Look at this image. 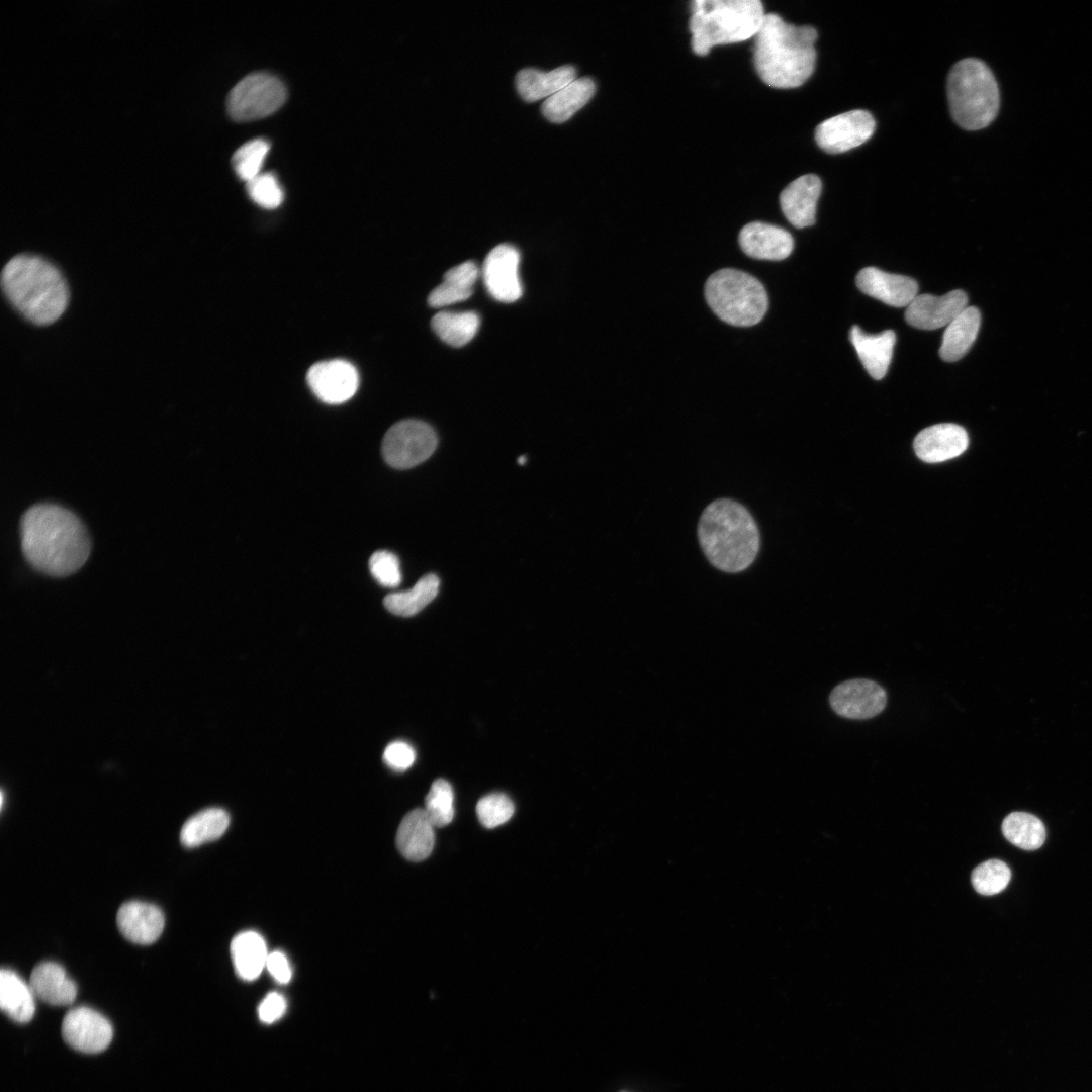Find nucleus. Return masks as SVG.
Segmentation results:
<instances>
[{
    "label": "nucleus",
    "mask_w": 1092,
    "mask_h": 1092,
    "mask_svg": "<svg viewBox=\"0 0 1092 1092\" xmlns=\"http://www.w3.org/2000/svg\"><path fill=\"white\" fill-rule=\"evenodd\" d=\"M21 548L39 572L66 576L87 561L91 543L87 529L70 510L50 503L29 508L20 521Z\"/></svg>",
    "instance_id": "f257e3e1"
},
{
    "label": "nucleus",
    "mask_w": 1092,
    "mask_h": 1092,
    "mask_svg": "<svg viewBox=\"0 0 1092 1092\" xmlns=\"http://www.w3.org/2000/svg\"><path fill=\"white\" fill-rule=\"evenodd\" d=\"M817 30L796 26L776 13L765 14L754 38L753 64L760 79L774 88L803 85L816 64Z\"/></svg>",
    "instance_id": "f03ea898"
},
{
    "label": "nucleus",
    "mask_w": 1092,
    "mask_h": 1092,
    "mask_svg": "<svg viewBox=\"0 0 1092 1092\" xmlns=\"http://www.w3.org/2000/svg\"><path fill=\"white\" fill-rule=\"evenodd\" d=\"M698 538L710 563L729 573L749 567L760 545L759 531L749 511L728 498L705 508L698 523Z\"/></svg>",
    "instance_id": "7ed1b4c3"
},
{
    "label": "nucleus",
    "mask_w": 1092,
    "mask_h": 1092,
    "mask_svg": "<svg viewBox=\"0 0 1092 1092\" xmlns=\"http://www.w3.org/2000/svg\"><path fill=\"white\" fill-rule=\"evenodd\" d=\"M1 282L10 303L34 324H51L67 307L69 290L63 275L40 257H13L3 268Z\"/></svg>",
    "instance_id": "20e7f679"
},
{
    "label": "nucleus",
    "mask_w": 1092,
    "mask_h": 1092,
    "mask_svg": "<svg viewBox=\"0 0 1092 1092\" xmlns=\"http://www.w3.org/2000/svg\"><path fill=\"white\" fill-rule=\"evenodd\" d=\"M691 10V44L699 56L718 44L754 37L765 16L759 0H695Z\"/></svg>",
    "instance_id": "39448f33"
},
{
    "label": "nucleus",
    "mask_w": 1092,
    "mask_h": 1092,
    "mask_svg": "<svg viewBox=\"0 0 1092 1092\" xmlns=\"http://www.w3.org/2000/svg\"><path fill=\"white\" fill-rule=\"evenodd\" d=\"M947 100L956 123L966 130L988 126L997 116L1000 94L992 71L981 60L967 58L948 74Z\"/></svg>",
    "instance_id": "423d86ee"
},
{
    "label": "nucleus",
    "mask_w": 1092,
    "mask_h": 1092,
    "mask_svg": "<svg viewBox=\"0 0 1092 1092\" xmlns=\"http://www.w3.org/2000/svg\"><path fill=\"white\" fill-rule=\"evenodd\" d=\"M705 297L720 320L736 327L756 325L768 307L762 283L752 275L732 268L721 269L707 279Z\"/></svg>",
    "instance_id": "0eeeda50"
},
{
    "label": "nucleus",
    "mask_w": 1092,
    "mask_h": 1092,
    "mask_svg": "<svg viewBox=\"0 0 1092 1092\" xmlns=\"http://www.w3.org/2000/svg\"><path fill=\"white\" fill-rule=\"evenodd\" d=\"M287 91L282 81L268 73L246 76L231 90L226 107L236 121H251L277 111L285 102Z\"/></svg>",
    "instance_id": "6e6552de"
},
{
    "label": "nucleus",
    "mask_w": 1092,
    "mask_h": 1092,
    "mask_svg": "<svg viewBox=\"0 0 1092 1092\" xmlns=\"http://www.w3.org/2000/svg\"><path fill=\"white\" fill-rule=\"evenodd\" d=\"M438 438L434 429L420 420H402L391 426L382 441L384 460L394 468L407 469L427 460Z\"/></svg>",
    "instance_id": "1a4fd4ad"
},
{
    "label": "nucleus",
    "mask_w": 1092,
    "mask_h": 1092,
    "mask_svg": "<svg viewBox=\"0 0 1092 1092\" xmlns=\"http://www.w3.org/2000/svg\"><path fill=\"white\" fill-rule=\"evenodd\" d=\"M876 121L862 109L850 110L832 116L819 123L815 141L820 149L829 154H839L866 143L875 132Z\"/></svg>",
    "instance_id": "9d476101"
},
{
    "label": "nucleus",
    "mask_w": 1092,
    "mask_h": 1092,
    "mask_svg": "<svg viewBox=\"0 0 1092 1092\" xmlns=\"http://www.w3.org/2000/svg\"><path fill=\"white\" fill-rule=\"evenodd\" d=\"M519 264V251L509 244L498 245L487 254L482 277L488 293L494 299L511 303L522 296Z\"/></svg>",
    "instance_id": "9b49d317"
},
{
    "label": "nucleus",
    "mask_w": 1092,
    "mask_h": 1092,
    "mask_svg": "<svg viewBox=\"0 0 1092 1092\" xmlns=\"http://www.w3.org/2000/svg\"><path fill=\"white\" fill-rule=\"evenodd\" d=\"M306 379L314 395L329 404L346 402L356 393L359 385L357 369L342 359L313 364Z\"/></svg>",
    "instance_id": "f8f14e48"
},
{
    "label": "nucleus",
    "mask_w": 1092,
    "mask_h": 1092,
    "mask_svg": "<svg viewBox=\"0 0 1092 1092\" xmlns=\"http://www.w3.org/2000/svg\"><path fill=\"white\" fill-rule=\"evenodd\" d=\"M62 1036L73 1049L94 1054L105 1050L112 1039V1026L99 1012L89 1007L71 1009L62 1022Z\"/></svg>",
    "instance_id": "ddd939ff"
},
{
    "label": "nucleus",
    "mask_w": 1092,
    "mask_h": 1092,
    "mask_svg": "<svg viewBox=\"0 0 1092 1092\" xmlns=\"http://www.w3.org/2000/svg\"><path fill=\"white\" fill-rule=\"evenodd\" d=\"M887 703L885 690L870 679H850L836 686L830 694V705L840 716L849 719H869L881 713Z\"/></svg>",
    "instance_id": "4468645a"
},
{
    "label": "nucleus",
    "mask_w": 1092,
    "mask_h": 1092,
    "mask_svg": "<svg viewBox=\"0 0 1092 1092\" xmlns=\"http://www.w3.org/2000/svg\"><path fill=\"white\" fill-rule=\"evenodd\" d=\"M966 307L968 296L960 289L944 295L920 294L906 307V322L917 329L935 330L947 326Z\"/></svg>",
    "instance_id": "2eb2a0df"
},
{
    "label": "nucleus",
    "mask_w": 1092,
    "mask_h": 1092,
    "mask_svg": "<svg viewBox=\"0 0 1092 1092\" xmlns=\"http://www.w3.org/2000/svg\"><path fill=\"white\" fill-rule=\"evenodd\" d=\"M861 292L894 307H907L917 296L918 284L911 277L866 267L856 275Z\"/></svg>",
    "instance_id": "dca6fc26"
},
{
    "label": "nucleus",
    "mask_w": 1092,
    "mask_h": 1092,
    "mask_svg": "<svg viewBox=\"0 0 1092 1092\" xmlns=\"http://www.w3.org/2000/svg\"><path fill=\"white\" fill-rule=\"evenodd\" d=\"M738 241L747 256L761 260L786 259L794 249L793 237L787 230L761 221L744 225Z\"/></svg>",
    "instance_id": "f3484780"
},
{
    "label": "nucleus",
    "mask_w": 1092,
    "mask_h": 1092,
    "mask_svg": "<svg viewBox=\"0 0 1092 1092\" xmlns=\"http://www.w3.org/2000/svg\"><path fill=\"white\" fill-rule=\"evenodd\" d=\"M822 182L817 175L806 174L792 181L780 194V205L787 220L797 229L813 225Z\"/></svg>",
    "instance_id": "a211bd4d"
},
{
    "label": "nucleus",
    "mask_w": 1092,
    "mask_h": 1092,
    "mask_svg": "<svg viewBox=\"0 0 1092 1092\" xmlns=\"http://www.w3.org/2000/svg\"><path fill=\"white\" fill-rule=\"evenodd\" d=\"M968 444L969 437L963 427L944 423L922 430L914 440V450L922 461L935 463L961 455Z\"/></svg>",
    "instance_id": "6ab92c4d"
},
{
    "label": "nucleus",
    "mask_w": 1092,
    "mask_h": 1092,
    "mask_svg": "<svg viewBox=\"0 0 1092 1092\" xmlns=\"http://www.w3.org/2000/svg\"><path fill=\"white\" fill-rule=\"evenodd\" d=\"M116 923L120 933L127 940L147 945L159 938L165 919L162 911L155 905L130 901L122 904L118 909Z\"/></svg>",
    "instance_id": "aec40b11"
},
{
    "label": "nucleus",
    "mask_w": 1092,
    "mask_h": 1092,
    "mask_svg": "<svg viewBox=\"0 0 1092 1092\" xmlns=\"http://www.w3.org/2000/svg\"><path fill=\"white\" fill-rule=\"evenodd\" d=\"M434 828L423 808L410 811L396 833V845L401 855L415 862L429 857L435 844Z\"/></svg>",
    "instance_id": "412c9836"
},
{
    "label": "nucleus",
    "mask_w": 1092,
    "mask_h": 1092,
    "mask_svg": "<svg viewBox=\"0 0 1092 1092\" xmlns=\"http://www.w3.org/2000/svg\"><path fill=\"white\" fill-rule=\"evenodd\" d=\"M849 337L868 373L874 379H882L891 363L896 343L894 331L886 330L877 335H870L854 325L850 329Z\"/></svg>",
    "instance_id": "4be33fe9"
},
{
    "label": "nucleus",
    "mask_w": 1092,
    "mask_h": 1092,
    "mask_svg": "<svg viewBox=\"0 0 1092 1092\" xmlns=\"http://www.w3.org/2000/svg\"><path fill=\"white\" fill-rule=\"evenodd\" d=\"M29 986L35 997L55 1006L71 1004L77 995V986L62 966L42 962L34 967Z\"/></svg>",
    "instance_id": "5701e85b"
},
{
    "label": "nucleus",
    "mask_w": 1092,
    "mask_h": 1092,
    "mask_svg": "<svg viewBox=\"0 0 1092 1092\" xmlns=\"http://www.w3.org/2000/svg\"><path fill=\"white\" fill-rule=\"evenodd\" d=\"M576 79V70L571 65H564L544 72L526 68L518 72L516 87L521 97L527 102L549 98Z\"/></svg>",
    "instance_id": "b1692460"
},
{
    "label": "nucleus",
    "mask_w": 1092,
    "mask_h": 1092,
    "mask_svg": "<svg viewBox=\"0 0 1092 1092\" xmlns=\"http://www.w3.org/2000/svg\"><path fill=\"white\" fill-rule=\"evenodd\" d=\"M981 325V314L977 307H966L944 331L939 356L946 362L963 358L975 342Z\"/></svg>",
    "instance_id": "393cba45"
},
{
    "label": "nucleus",
    "mask_w": 1092,
    "mask_h": 1092,
    "mask_svg": "<svg viewBox=\"0 0 1092 1092\" xmlns=\"http://www.w3.org/2000/svg\"><path fill=\"white\" fill-rule=\"evenodd\" d=\"M595 91L596 85L593 79L576 78L545 99L541 106L542 114L552 122H564L592 99Z\"/></svg>",
    "instance_id": "a878e982"
},
{
    "label": "nucleus",
    "mask_w": 1092,
    "mask_h": 1092,
    "mask_svg": "<svg viewBox=\"0 0 1092 1092\" xmlns=\"http://www.w3.org/2000/svg\"><path fill=\"white\" fill-rule=\"evenodd\" d=\"M34 994L15 972L2 969L0 973V1005L3 1012L18 1023L31 1020L35 1011Z\"/></svg>",
    "instance_id": "bb28decb"
},
{
    "label": "nucleus",
    "mask_w": 1092,
    "mask_h": 1092,
    "mask_svg": "<svg viewBox=\"0 0 1092 1092\" xmlns=\"http://www.w3.org/2000/svg\"><path fill=\"white\" fill-rule=\"evenodd\" d=\"M268 954L264 939L254 931L241 932L231 942L233 965L243 980H255L266 967Z\"/></svg>",
    "instance_id": "cd10ccee"
},
{
    "label": "nucleus",
    "mask_w": 1092,
    "mask_h": 1092,
    "mask_svg": "<svg viewBox=\"0 0 1092 1092\" xmlns=\"http://www.w3.org/2000/svg\"><path fill=\"white\" fill-rule=\"evenodd\" d=\"M229 814L220 808H208L190 817L182 826L180 841L196 847L218 839L229 827Z\"/></svg>",
    "instance_id": "c85d7f7f"
},
{
    "label": "nucleus",
    "mask_w": 1092,
    "mask_h": 1092,
    "mask_svg": "<svg viewBox=\"0 0 1092 1092\" xmlns=\"http://www.w3.org/2000/svg\"><path fill=\"white\" fill-rule=\"evenodd\" d=\"M440 586L439 577L433 573L426 574L407 590L387 595L383 604L392 614L398 616H413L423 610L437 596Z\"/></svg>",
    "instance_id": "c756f323"
},
{
    "label": "nucleus",
    "mask_w": 1092,
    "mask_h": 1092,
    "mask_svg": "<svg viewBox=\"0 0 1092 1092\" xmlns=\"http://www.w3.org/2000/svg\"><path fill=\"white\" fill-rule=\"evenodd\" d=\"M431 325L442 341L461 347L474 338L480 318L474 311H440L433 316Z\"/></svg>",
    "instance_id": "7c9ffc66"
},
{
    "label": "nucleus",
    "mask_w": 1092,
    "mask_h": 1092,
    "mask_svg": "<svg viewBox=\"0 0 1092 1092\" xmlns=\"http://www.w3.org/2000/svg\"><path fill=\"white\" fill-rule=\"evenodd\" d=\"M1005 838L1025 850L1039 848L1045 840V828L1040 819L1026 812H1013L1002 822Z\"/></svg>",
    "instance_id": "2f4dec72"
},
{
    "label": "nucleus",
    "mask_w": 1092,
    "mask_h": 1092,
    "mask_svg": "<svg viewBox=\"0 0 1092 1092\" xmlns=\"http://www.w3.org/2000/svg\"><path fill=\"white\" fill-rule=\"evenodd\" d=\"M434 827H444L454 817V794L449 782L438 779L433 782L423 808Z\"/></svg>",
    "instance_id": "473e14b6"
},
{
    "label": "nucleus",
    "mask_w": 1092,
    "mask_h": 1092,
    "mask_svg": "<svg viewBox=\"0 0 1092 1092\" xmlns=\"http://www.w3.org/2000/svg\"><path fill=\"white\" fill-rule=\"evenodd\" d=\"M270 144L254 139L242 145L233 155L232 164L240 179L249 182L257 177L269 152Z\"/></svg>",
    "instance_id": "72a5a7b5"
},
{
    "label": "nucleus",
    "mask_w": 1092,
    "mask_h": 1092,
    "mask_svg": "<svg viewBox=\"0 0 1092 1092\" xmlns=\"http://www.w3.org/2000/svg\"><path fill=\"white\" fill-rule=\"evenodd\" d=\"M1011 878L1010 869L999 859H989L972 873V884L981 895H995L1003 891Z\"/></svg>",
    "instance_id": "f704fd0d"
},
{
    "label": "nucleus",
    "mask_w": 1092,
    "mask_h": 1092,
    "mask_svg": "<svg viewBox=\"0 0 1092 1092\" xmlns=\"http://www.w3.org/2000/svg\"><path fill=\"white\" fill-rule=\"evenodd\" d=\"M515 812L512 800L503 793L488 794L477 802L479 822L488 829L497 827L511 819Z\"/></svg>",
    "instance_id": "c9c22d12"
},
{
    "label": "nucleus",
    "mask_w": 1092,
    "mask_h": 1092,
    "mask_svg": "<svg viewBox=\"0 0 1092 1092\" xmlns=\"http://www.w3.org/2000/svg\"><path fill=\"white\" fill-rule=\"evenodd\" d=\"M247 192L255 203L267 209L278 207L284 199L281 185L272 173L259 174L247 182Z\"/></svg>",
    "instance_id": "e433bc0d"
},
{
    "label": "nucleus",
    "mask_w": 1092,
    "mask_h": 1092,
    "mask_svg": "<svg viewBox=\"0 0 1092 1092\" xmlns=\"http://www.w3.org/2000/svg\"><path fill=\"white\" fill-rule=\"evenodd\" d=\"M372 576L385 587H395L401 581L400 563L389 551H377L369 559Z\"/></svg>",
    "instance_id": "4c0bfd02"
},
{
    "label": "nucleus",
    "mask_w": 1092,
    "mask_h": 1092,
    "mask_svg": "<svg viewBox=\"0 0 1092 1092\" xmlns=\"http://www.w3.org/2000/svg\"><path fill=\"white\" fill-rule=\"evenodd\" d=\"M472 293V288L443 280L441 284L434 288L430 293L428 303L433 307H443L464 301L468 299Z\"/></svg>",
    "instance_id": "58836bf2"
},
{
    "label": "nucleus",
    "mask_w": 1092,
    "mask_h": 1092,
    "mask_svg": "<svg viewBox=\"0 0 1092 1092\" xmlns=\"http://www.w3.org/2000/svg\"><path fill=\"white\" fill-rule=\"evenodd\" d=\"M416 758L414 748L404 741L389 743L383 752L384 762L392 769L403 771L410 768Z\"/></svg>",
    "instance_id": "ea45409f"
},
{
    "label": "nucleus",
    "mask_w": 1092,
    "mask_h": 1092,
    "mask_svg": "<svg viewBox=\"0 0 1092 1092\" xmlns=\"http://www.w3.org/2000/svg\"><path fill=\"white\" fill-rule=\"evenodd\" d=\"M479 275L478 267L474 262L466 261L449 269L443 276V280L457 283L472 288Z\"/></svg>",
    "instance_id": "a19ab883"
},
{
    "label": "nucleus",
    "mask_w": 1092,
    "mask_h": 1092,
    "mask_svg": "<svg viewBox=\"0 0 1092 1092\" xmlns=\"http://www.w3.org/2000/svg\"><path fill=\"white\" fill-rule=\"evenodd\" d=\"M286 1001L282 995L276 992L269 993L261 1002L258 1014L261 1021L272 1023L278 1020L285 1012Z\"/></svg>",
    "instance_id": "79ce46f5"
},
{
    "label": "nucleus",
    "mask_w": 1092,
    "mask_h": 1092,
    "mask_svg": "<svg viewBox=\"0 0 1092 1092\" xmlns=\"http://www.w3.org/2000/svg\"><path fill=\"white\" fill-rule=\"evenodd\" d=\"M265 968L273 979L280 984H286L291 979L292 972L289 962L281 951L270 952Z\"/></svg>",
    "instance_id": "37998d69"
},
{
    "label": "nucleus",
    "mask_w": 1092,
    "mask_h": 1092,
    "mask_svg": "<svg viewBox=\"0 0 1092 1092\" xmlns=\"http://www.w3.org/2000/svg\"><path fill=\"white\" fill-rule=\"evenodd\" d=\"M526 460H527V459H526V457H525V456H522V457H520V458L518 459V463H519V464H524V463L526 462Z\"/></svg>",
    "instance_id": "c03bdc74"
}]
</instances>
